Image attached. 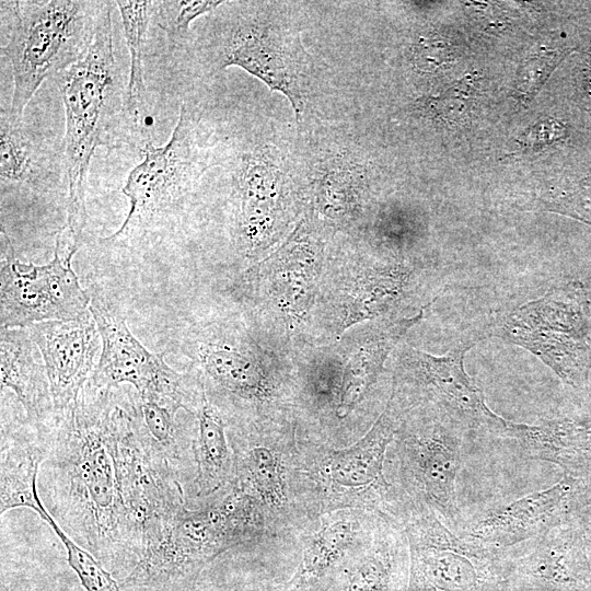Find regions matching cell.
Listing matches in <instances>:
<instances>
[{
    "mask_svg": "<svg viewBox=\"0 0 591 591\" xmlns=\"http://www.w3.org/2000/svg\"><path fill=\"white\" fill-rule=\"evenodd\" d=\"M222 1H162L155 2L160 26L172 37L187 34L190 23L217 9Z\"/></svg>",
    "mask_w": 591,
    "mask_h": 591,
    "instance_id": "33",
    "label": "cell"
},
{
    "mask_svg": "<svg viewBox=\"0 0 591 591\" xmlns=\"http://www.w3.org/2000/svg\"><path fill=\"white\" fill-rule=\"evenodd\" d=\"M198 359L223 391L248 401L267 396L266 376L252 356L230 345L206 344L200 348Z\"/></svg>",
    "mask_w": 591,
    "mask_h": 591,
    "instance_id": "23",
    "label": "cell"
},
{
    "mask_svg": "<svg viewBox=\"0 0 591 591\" xmlns=\"http://www.w3.org/2000/svg\"><path fill=\"white\" fill-rule=\"evenodd\" d=\"M462 419L437 406L399 431L401 474L416 503L429 507L449 526L459 525L456 478L465 429Z\"/></svg>",
    "mask_w": 591,
    "mask_h": 591,
    "instance_id": "8",
    "label": "cell"
},
{
    "mask_svg": "<svg viewBox=\"0 0 591 591\" xmlns=\"http://www.w3.org/2000/svg\"><path fill=\"white\" fill-rule=\"evenodd\" d=\"M48 445L24 421L16 429H2L0 464V514L30 508L37 514L45 508L38 490V475Z\"/></svg>",
    "mask_w": 591,
    "mask_h": 591,
    "instance_id": "19",
    "label": "cell"
},
{
    "mask_svg": "<svg viewBox=\"0 0 591 591\" xmlns=\"http://www.w3.org/2000/svg\"><path fill=\"white\" fill-rule=\"evenodd\" d=\"M26 328L42 356L58 418L78 398L96 367L102 341L95 320L89 309L72 320L45 321Z\"/></svg>",
    "mask_w": 591,
    "mask_h": 591,
    "instance_id": "11",
    "label": "cell"
},
{
    "mask_svg": "<svg viewBox=\"0 0 591 591\" xmlns=\"http://www.w3.org/2000/svg\"><path fill=\"white\" fill-rule=\"evenodd\" d=\"M362 171L349 161H334L321 172L317 200L323 213L334 220L345 219L358 205Z\"/></svg>",
    "mask_w": 591,
    "mask_h": 591,
    "instance_id": "30",
    "label": "cell"
},
{
    "mask_svg": "<svg viewBox=\"0 0 591 591\" xmlns=\"http://www.w3.org/2000/svg\"><path fill=\"white\" fill-rule=\"evenodd\" d=\"M405 267H384L360 277L350 293L345 327L374 318L387 311L402 296L408 281Z\"/></svg>",
    "mask_w": 591,
    "mask_h": 591,
    "instance_id": "28",
    "label": "cell"
},
{
    "mask_svg": "<svg viewBox=\"0 0 591 591\" xmlns=\"http://www.w3.org/2000/svg\"><path fill=\"white\" fill-rule=\"evenodd\" d=\"M232 482L259 503L280 507L286 500L282 464L277 453L266 447L236 452Z\"/></svg>",
    "mask_w": 591,
    "mask_h": 591,
    "instance_id": "26",
    "label": "cell"
},
{
    "mask_svg": "<svg viewBox=\"0 0 591 591\" xmlns=\"http://www.w3.org/2000/svg\"><path fill=\"white\" fill-rule=\"evenodd\" d=\"M282 185V172L267 150L244 155L239 175V236L248 254L267 245L273 235L280 211Z\"/></svg>",
    "mask_w": 591,
    "mask_h": 591,
    "instance_id": "17",
    "label": "cell"
},
{
    "mask_svg": "<svg viewBox=\"0 0 591 591\" xmlns=\"http://www.w3.org/2000/svg\"><path fill=\"white\" fill-rule=\"evenodd\" d=\"M198 508L181 501L146 528L141 554L121 589L194 591L202 570L260 529L258 501L234 483Z\"/></svg>",
    "mask_w": 591,
    "mask_h": 591,
    "instance_id": "2",
    "label": "cell"
},
{
    "mask_svg": "<svg viewBox=\"0 0 591 591\" xmlns=\"http://www.w3.org/2000/svg\"><path fill=\"white\" fill-rule=\"evenodd\" d=\"M90 311L95 320L102 347L89 381L97 389L130 384L140 399L159 403L175 412L190 409L193 394L183 375L150 352L130 332L125 317L107 300L91 296Z\"/></svg>",
    "mask_w": 591,
    "mask_h": 591,
    "instance_id": "9",
    "label": "cell"
},
{
    "mask_svg": "<svg viewBox=\"0 0 591 591\" xmlns=\"http://www.w3.org/2000/svg\"><path fill=\"white\" fill-rule=\"evenodd\" d=\"M197 418V436L193 443L197 467L196 495L210 497L232 482L234 462L222 416L209 402L205 389L201 391Z\"/></svg>",
    "mask_w": 591,
    "mask_h": 591,
    "instance_id": "21",
    "label": "cell"
},
{
    "mask_svg": "<svg viewBox=\"0 0 591 591\" xmlns=\"http://www.w3.org/2000/svg\"><path fill=\"white\" fill-rule=\"evenodd\" d=\"M563 55L556 50H543L524 61L515 80L517 96L522 101L532 100L546 82Z\"/></svg>",
    "mask_w": 591,
    "mask_h": 591,
    "instance_id": "34",
    "label": "cell"
},
{
    "mask_svg": "<svg viewBox=\"0 0 591 591\" xmlns=\"http://www.w3.org/2000/svg\"><path fill=\"white\" fill-rule=\"evenodd\" d=\"M473 88V78L461 80L447 92L431 100L432 114L443 119H451L462 113L472 95Z\"/></svg>",
    "mask_w": 591,
    "mask_h": 591,
    "instance_id": "36",
    "label": "cell"
},
{
    "mask_svg": "<svg viewBox=\"0 0 591 591\" xmlns=\"http://www.w3.org/2000/svg\"><path fill=\"white\" fill-rule=\"evenodd\" d=\"M112 1H104L94 38L83 58L59 72L57 84L66 117L67 218L61 231L80 244L86 222V176L95 149L109 139L121 109L115 61Z\"/></svg>",
    "mask_w": 591,
    "mask_h": 591,
    "instance_id": "3",
    "label": "cell"
},
{
    "mask_svg": "<svg viewBox=\"0 0 591 591\" xmlns=\"http://www.w3.org/2000/svg\"><path fill=\"white\" fill-rule=\"evenodd\" d=\"M26 327H1V391L10 389L21 403L25 422L49 448L57 429V414L44 362Z\"/></svg>",
    "mask_w": 591,
    "mask_h": 591,
    "instance_id": "14",
    "label": "cell"
},
{
    "mask_svg": "<svg viewBox=\"0 0 591 591\" xmlns=\"http://www.w3.org/2000/svg\"><path fill=\"white\" fill-rule=\"evenodd\" d=\"M571 486L564 479L488 510L471 521L462 536L493 548H509L535 538L560 524Z\"/></svg>",
    "mask_w": 591,
    "mask_h": 591,
    "instance_id": "13",
    "label": "cell"
},
{
    "mask_svg": "<svg viewBox=\"0 0 591 591\" xmlns=\"http://www.w3.org/2000/svg\"><path fill=\"white\" fill-rule=\"evenodd\" d=\"M104 1H1L10 13V34L2 46L13 92L7 112L22 121L26 105L43 81L85 56Z\"/></svg>",
    "mask_w": 591,
    "mask_h": 591,
    "instance_id": "4",
    "label": "cell"
},
{
    "mask_svg": "<svg viewBox=\"0 0 591 591\" xmlns=\"http://www.w3.org/2000/svg\"><path fill=\"white\" fill-rule=\"evenodd\" d=\"M453 59L452 46L439 35L430 34L420 37L415 46L414 61L421 71H438Z\"/></svg>",
    "mask_w": 591,
    "mask_h": 591,
    "instance_id": "35",
    "label": "cell"
},
{
    "mask_svg": "<svg viewBox=\"0 0 591 591\" xmlns=\"http://www.w3.org/2000/svg\"><path fill=\"white\" fill-rule=\"evenodd\" d=\"M398 431L393 394L370 430L352 445L331 451L323 464V478L344 494L370 491L382 498L389 490L383 475L386 448Z\"/></svg>",
    "mask_w": 591,
    "mask_h": 591,
    "instance_id": "15",
    "label": "cell"
},
{
    "mask_svg": "<svg viewBox=\"0 0 591 591\" xmlns=\"http://www.w3.org/2000/svg\"><path fill=\"white\" fill-rule=\"evenodd\" d=\"M39 148L25 130L23 123L12 120L1 112L0 178L1 188L33 185L42 176Z\"/></svg>",
    "mask_w": 591,
    "mask_h": 591,
    "instance_id": "29",
    "label": "cell"
},
{
    "mask_svg": "<svg viewBox=\"0 0 591 591\" xmlns=\"http://www.w3.org/2000/svg\"><path fill=\"white\" fill-rule=\"evenodd\" d=\"M570 532L557 525L546 533L505 548L509 591H566L577 580Z\"/></svg>",
    "mask_w": 591,
    "mask_h": 591,
    "instance_id": "18",
    "label": "cell"
},
{
    "mask_svg": "<svg viewBox=\"0 0 591 591\" xmlns=\"http://www.w3.org/2000/svg\"><path fill=\"white\" fill-rule=\"evenodd\" d=\"M265 263L275 267L274 282L279 288L280 304L292 315L301 314L312 294L315 244L300 224L287 242Z\"/></svg>",
    "mask_w": 591,
    "mask_h": 591,
    "instance_id": "22",
    "label": "cell"
},
{
    "mask_svg": "<svg viewBox=\"0 0 591 591\" xmlns=\"http://www.w3.org/2000/svg\"><path fill=\"white\" fill-rule=\"evenodd\" d=\"M493 334L528 349L571 385L583 383L591 370V298L578 282L513 309Z\"/></svg>",
    "mask_w": 591,
    "mask_h": 591,
    "instance_id": "5",
    "label": "cell"
},
{
    "mask_svg": "<svg viewBox=\"0 0 591 591\" xmlns=\"http://www.w3.org/2000/svg\"><path fill=\"white\" fill-rule=\"evenodd\" d=\"M405 532L407 591H509L505 548L455 534L429 507L416 502Z\"/></svg>",
    "mask_w": 591,
    "mask_h": 591,
    "instance_id": "6",
    "label": "cell"
},
{
    "mask_svg": "<svg viewBox=\"0 0 591 591\" xmlns=\"http://www.w3.org/2000/svg\"><path fill=\"white\" fill-rule=\"evenodd\" d=\"M395 537H386L360 556L344 575L341 591H407L408 565Z\"/></svg>",
    "mask_w": 591,
    "mask_h": 591,
    "instance_id": "24",
    "label": "cell"
},
{
    "mask_svg": "<svg viewBox=\"0 0 591 591\" xmlns=\"http://www.w3.org/2000/svg\"><path fill=\"white\" fill-rule=\"evenodd\" d=\"M55 532L67 551V561L85 591H121L119 581L89 551L81 547L57 524L45 510L40 515Z\"/></svg>",
    "mask_w": 591,
    "mask_h": 591,
    "instance_id": "31",
    "label": "cell"
},
{
    "mask_svg": "<svg viewBox=\"0 0 591 591\" xmlns=\"http://www.w3.org/2000/svg\"><path fill=\"white\" fill-rule=\"evenodd\" d=\"M425 309L426 306L414 316L384 324L358 346L343 372L336 408L339 418L347 417L364 397L382 372L391 350L402 336L421 320Z\"/></svg>",
    "mask_w": 591,
    "mask_h": 591,
    "instance_id": "20",
    "label": "cell"
},
{
    "mask_svg": "<svg viewBox=\"0 0 591 591\" xmlns=\"http://www.w3.org/2000/svg\"><path fill=\"white\" fill-rule=\"evenodd\" d=\"M356 523L339 519L323 525L305 544L294 586L312 584L329 573L352 548Z\"/></svg>",
    "mask_w": 591,
    "mask_h": 591,
    "instance_id": "27",
    "label": "cell"
},
{
    "mask_svg": "<svg viewBox=\"0 0 591 591\" xmlns=\"http://www.w3.org/2000/svg\"><path fill=\"white\" fill-rule=\"evenodd\" d=\"M112 390L88 382L58 417L38 490L66 534L120 581L141 554L143 530L127 468L130 406L116 402Z\"/></svg>",
    "mask_w": 591,
    "mask_h": 591,
    "instance_id": "1",
    "label": "cell"
},
{
    "mask_svg": "<svg viewBox=\"0 0 591 591\" xmlns=\"http://www.w3.org/2000/svg\"><path fill=\"white\" fill-rule=\"evenodd\" d=\"M228 591H240V590H228Z\"/></svg>",
    "mask_w": 591,
    "mask_h": 591,
    "instance_id": "38",
    "label": "cell"
},
{
    "mask_svg": "<svg viewBox=\"0 0 591 591\" xmlns=\"http://www.w3.org/2000/svg\"><path fill=\"white\" fill-rule=\"evenodd\" d=\"M474 340L461 343L444 356L410 349L414 379L437 406L462 419L470 428L486 425L493 410L464 370V355Z\"/></svg>",
    "mask_w": 591,
    "mask_h": 591,
    "instance_id": "16",
    "label": "cell"
},
{
    "mask_svg": "<svg viewBox=\"0 0 591 591\" xmlns=\"http://www.w3.org/2000/svg\"><path fill=\"white\" fill-rule=\"evenodd\" d=\"M117 5L127 47L130 56L129 80L127 85V113L140 135L144 134L142 112L146 104L143 80V55L150 19L155 8L152 1H115Z\"/></svg>",
    "mask_w": 591,
    "mask_h": 591,
    "instance_id": "25",
    "label": "cell"
},
{
    "mask_svg": "<svg viewBox=\"0 0 591 591\" xmlns=\"http://www.w3.org/2000/svg\"><path fill=\"white\" fill-rule=\"evenodd\" d=\"M193 120L182 104L177 123L165 144L155 147L142 140V160L135 165L123 187L130 208L120 228L104 241L126 236L144 219L162 211L179 197L197 175Z\"/></svg>",
    "mask_w": 591,
    "mask_h": 591,
    "instance_id": "10",
    "label": "cell"
},
{
    "mask_svg": "<svg viewBox=\"0 0 591 591\" xmlns=\"http://www.w3.org/2000/svg\"><path fill=\"white\" fill-rule=\"evenodd\" d=\"M0 242V325L27 327L45 321L76 318L89 311L91 296L71 268L77 250L56 237L46 265L20 262L7 233Z\"/></svg>",
    "mask_w": 591,
    "mask_h": 591,
    "instance_id": "7",
    "label": "cell"
},
{
    "mask_svg": "<svg viewBox=\"0 0 591 591\" xmlns=\"http://www.w3.org/2000/svg\"><path fill=\"white\" fill-rule=\"evenodd\" d=\"M300 48L298 38L277 26L244 22L227 39L222 67H240L282 93L300 119L304 107Z\"/></svg>",
    "mask_w": 591,
    "mask_h": 591,
    "instance_id": "12",
    "label": "cell"
},
{
    "mask_svg": "<svg viewBox=\"0 0 591 591\" xmlns=\"http://www.w3.org/2000/svg\"><path fill=\"white\" fill-rule=\"evenodd\" d=\"M1 591H32L31 582L21 575L1 568Z\"/></svg>",
    "mask_w": 591,
    "mask_h": 591,
    "instance_id": "37",
    "label": "cell"
},
{
    "mask_svg": "<svg viewBox=\"0 0 591 591\" xmlns=\"http://www.w3.org/2000/svg\"><path fill=\"white\" fill-rule=\"evenodd\" d=\"M137 405L144 431L177 472L184 454L176 424L177 412L153 401L140 399L139 397H137Z\"/></svg>",
    "mask_w": 591,
    "mask_h": 591,
    "instance_id": "32",
    "label": "cell"
}]
</instances>
